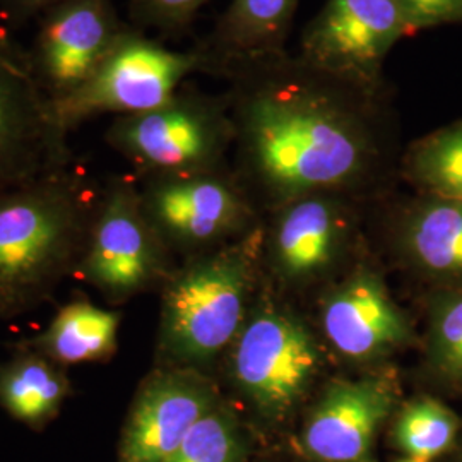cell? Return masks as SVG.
Wrapping results in <instances>:
<instances>
[{
  "mask_svg": "<svg viewBox=\"0 0 462 462\" xmlns=\"http://www.w3.org/2000/svg\"><path fill=\"white\" fill-rule=\"evenodd\" d=\"M226 377L269 425L291 420L324 372L312 330L276 305H259L226 351Z\"/></svg>",
  "mask_w": 462,
  "mask_h": 462,
  "instance_id": "cell-4",
  "label": "cell"
},
{
  "mask_svg": "<svg viewBox=\"0 0 462 462\" xmlns=\"http://www.w3.org/2000/svg\"><path fill=\"white\" fill-rule=\"evenodd\" d=\"M64 0H0V14L14 28L23 23L42 16L50 7Z\"/></svg>",
  "mask_w": 462,
  "mask_h": 462,
  "instance_id": "cell-26",
  "label": "cell"
},
{
  "mask_svg": "<svg viewBox=\"0 0 462 462\" xmlns=\"http://www.w3.org/2000/svg\"><path fill=\"white\" fill-rule=\"evenodd\" d=\"M127 30L114 0H64L40 16L28 60L53 101L79 89Z\"/></svg>",
  "mask_w": 462,
  "mask_h": 462,
  "instance_id": "cell-12",
  "label": "cell"
},
{
  "mask_svg": "<svg viewBox=\"0 0 462 462\" xmlns=\"http://www.w3.org/2000/svg\"><path fill=\"white\" fill-rule=\"evenodd\" d=\"M248 437L238 411L221 401L189 431L165 462H247Z\"/></svg>",
  "mask_w": 462,
  "mask_h": 462,
  "instance_id": "cell-22",
  "label": "cell"
},
{
  "mask_svg": "<svg viewBox=\"0 0 462 462\" xmlns=\"http://www.w3.org/2000/svg\"><path fill=\"white\" fill-rule=\"evenodd\" d=\"M411 21L397 0H328L303 38V60L315 70L372 83Z\"/></svg>",
  "mask_w": 462,
  "mask_h": 462,
  "instance_id": "cell-11",
  "label": "cell"
},
{
  "mask_svg": "<svg viewBox=\"0 0 462 462\" xmlns=\"http://www.w3.org/2000/svg\"><path fill=\"white\" fill-rule=\"evenodd\" d=\"M399 244L406 261L442 290L462 288V200L425 196L404 216Z\"/></svg>",
  "mask_w": 462,
  "mask_h": 462,
  "instance_id": "cell-16",
  "label": "cell"
},
{
  "mask_svg": "<svg viewBox=\"0 0 462 462\" xmlns=\"http://www.w3.org/2000/svg\"><path fill=\"white\" fill-rule=\"evenodd\" d=\"M397 462H431V461H423V459H414V457H404V459H399Z\"/></svg>",
  "mask_w": 462,
  "mask_h": 462,
  "instance_id": "cell-28",
  "label": "cell"
},
{
  "mask_svg": "<svg viewBox=\"0 0 462 462\" xmlns=\"http://www.w3.org/2000/svg\"><path fill=\"white\" fill-rule=\"evenodd\" d=\"M231 133L215 99L177 93L160 108L116 116L105 139L149 179L217 171Z\"/></svg>",
  "mask_w": 462,
  "mask_h": 462,
  "instance_id": "cell-6",
  "label": "cell"
},
{
  "mask_svg": "<svg viewBox=\"0 0 462 462\" xmlns=\"http://www.w3.org/2000/svg\"><path fill=\"white\" fill-rule=\"evenodd\" d=\"M295 7L297 0H231L211 40L213 50L199 51L204 67L215 57L257 59L278 53Z\"/></svg>",
  "mask_w": 462,
  "mask_h": 462,
  "instance_id": "cell-19",
  "label": "cell"
},
{
  "mask_svg": "<svg viewBox=\"0 0 462 462\" xmlns=\"http://www.w3.org/2000/svg\"><path fill=\"white\" fill-rule=\"evenodd\" d=\"M349 216L328 194L284 202L271 231V263L281 281L303 286L339 263L349 240Z\"/></svg>",
  "mask_w": 462,
  "mask_h": 462,
  "instance_id": "cell-15",
  "label": "cell"
},
{
  "mask_svg": "<svg viewBox=\"0 0 462 462\" xmlns=\"http://www.w3.org/2000/svg\"><path fill=\"white\" fill-rule=\"evenodd\" d=\"M144 213L134 179L116 175L101 185L81 263L74 278L95 288L108 305H124L163 288L175 265Z\"/></svg>",
  "mask_w": 462,
  "mask_h": 462,
  "instance_id": "cell-5",
  "label": "cell"
},
{
  "mask_svg": "<svg viewBox=\"0 0 462 462\" xmlns=\"http://www.w3.org/2000/svg\"><path fill=\"white\" fill-rule=\"evenodd\" d=\"M450 7L452 21H462V0H447Z\"/></svg>",
  "mask_w": 462,
  "mask_h": 462,
  "instance_id": "cell-27",
  "label": "cell"
},
{
  "mask_svg": "<svg viewBox=\"0 0 462 462\" xmlns=\"http://www.w3.org/2000/svg\"><path fill=\"white\" fill-rule=\"evenodd\" d=\"M221 401L211 374L154 366L134 394L120 431L116 462H165Z\"/></svg>",
  "mask_w": 462,
  "mask_h": 462,
  "instance_id": "cell-10",
  "label": "cell"
},
{
  "mask_svg": "<svg viewBox=\"0 0 462 462\" xmlns=\"http://www.w3.org/2000/svg\"><path fill=\"white\" fill-rule=\"evenodd\" d=\"M462 423L444 402L433 397H416L397 410L393 442L408 457L431 461L454 450Z\"/></svg>",
  "mask_w": 462,
  "mask_h": 462,
  "instance_id": "cell-20",
  "label": "cell"
},
{
  "mask_svg": "<svg viewBox=\"0 0 462 462\" xmlns=\"http://www.w3.org/2000/svg\"><path fill=\"white\" fill-rule=\"evenodd\" d=\"M457 462H462V446L459 448V454H457Z\"/></svg>",
  "mask_w": 462,
  "mask_h": 462,
  "instance_id": "cell-29",
  "label": "cell"
},
{
  "mask_svg": "<svg viewBox=\"0 0 462 462\" xmlns=\"http://www.w3.org/2000/svg\"><path fill=\"white\" fill-rule=\"evenodd\" d=\"M200 67L204 60L199 51L168 50L127 26L91 78L66 98L53 101L55 112L69 134L103 114H144L175 98L183 78Z\"/></svg>",
  "mask_w": 462,
  "mask_h": 462,
  "instance_id": "cell-7",
  "label": "cell"
},
{
  "mask_svg": "<svg viewBox=\"0 0 462 462\" xmlns=\"http://www.w3.org/2000/svg\"><path fill=\"white\" fill-rule=\"evenodd\" d=\"M209 0H129L131 17L141 26L165 32L185 28Z\"/></svg>",
  "mask_w": 462,
  "mask_h": 462,
  "instance_id": "cell-24",
  "label": "cell"
},
{
  "mask_svg": "<svg viewBox=\"0 0 462 462\" xmlns=\"http://www.w3.org/2000/svg\"><path fill=\"white\" fill-rule=\"evenodd\" d=\"M240 122L250 163L282 202L346 187L372 163L370 134L360 118L312 89L259 91Z\"/></svg>",
  "mask_w": 462,
  "mask_h": 462,
  "instance_id": "cell-1",
  "label": "cell"
},
{
  "mask_svg": "<svg viewBox=\"0 0 462 462\" xmlns=\"http://www.w3.org/2000/svg\"><path fill=\"white\" fill-rule=\"evenodd\" d=\"M72 394L67 368L34 349L14 346L0 362V408L28 429H47Z\"/></svg>",
  "mask_w": 462,
  "mask_h": 462,
  "instance_id": "cell-18",
  "label": "cell"
},
{
  "mask_svg": "<svg viewBox=\"0 0 462 462\" xmlns=\"http://www.w3.org/2000/svg\"><path fill=\"white\" fill-rule=\"evenodd\" d=\"M252 281L245 244L215 248L175 267L162 288L154 366L209 374L247 320Z\"/></svg>",
  "mask_w": 462,
  "mask_h": 462,
  "instance_id": "cell-3",
  "label": "cell"
},
{
  "mask_svg": "<svg viewBox=\"0 0 462 462\" xmlns=\"http://www.w3.org/2000/svg\"><path fill=\"white\" fill-rule=\"evenodd\" d=\"M101 185L74 162L0 192V320L33 312L74 278Z\"/></svg>",
  "mask_w": 462,
  "mask_h": 462,
  "instance_id": "cell-2",
  "label": "cell"
},
{
  "mask_svg": "<svg viewBox=\"0 0 462 462\" xmlns=\"http://www.w3.org/2000/svg\"><path fill=\"white\" fill-rule=\"evenodd\" d=\"M139 190L168 250L187 259L215 250L247 225L245 200L217 171L149 177Z\"/></svg>",
  "mask_w": 462,
  "mask_h": 462,
  "instance_id": "cell-9",
  "label": "cell"
},
{
  "mask_svg": "<svg viewBox=\"0 0 462 462\" xmlns=\"http://www.w3.org/2000/svg\"><path fill=\"white\" fill-rule=\"evenodd\" d=\"M406 171L425 194L462 200V120L420 139Z\"/></svg>",
  "mask_w": 462,
  "mask_h": 462,
  "instance_id": "cell-21",
  "label": "cell"
},
{
  "mask_svg": "<svg viewBox=\"0 0 462 462\" xmlns=\"http://www.w3.org/2000/svg\"><path fill=\"white\" fill-rule=\"evenodd\" d=\"M427 362L439 379L462 387V288L440 290L431 300Z\"/></svg>",
  "mask_w": 462,
  "mask_h": 462,
  "instance_id": "cell-23",
  "label": "cell"
},
{
  "mask_svg": "<svg viewBox=\"0 0 462 462\" xmlns=\"http://www.w3.org/2000/svg\"><path fill=\"white\" fill-rule=\"evenodd\" d=\"M72 163L69 133L36 81L28 51L0 33V192Z\"/></svg>",
  "mask_w": 462,
  "mask_h": 462,
  "instance_id": "cell-8",
  "label": "cell"
},
{
  "mask_svg": "<svg viewBox=\"0 0 462 462\" xmlns=\"http://www.w3.org/2000/svg\"><path fill=\"white\" fill-rule=\"evenodd\" d=\"M397 401L389 374L332 380L305 416L301 452L315 462H375L379 431L396 413Z\"/></svg>",
  "mask_w": 462,
  "mask_h": 462,
  "instance_id": "cell-13",
  "label": "cell"
},
{
  "mask_svg": "<svg viewBox=\"0 0 462 462\" xmlns=\"http://www.w3.org/2000/svg\"><path fill=\"white\" fill-rule=\"evenodd\" d=\"M120 322L122 312L76 295L57 310L45 329L14 346L34 349L64 368L108 364L118 349Z\"/></svg>",
  "mask_w": 462,
  "mask_h": 462,
  "instance_id": "cell-17",
  "label": "cell"
},
{
  "mask_svg": "<svg viewBox=\"0 0 462 462\" xmlns=\"http://www.w3.org/2000/svg\"><path fill=\"white\" fill-rule=\"evenodd\" d=\"M411 21L413 30L450 23L452 14L447 0H397Z\"/></svg>",
  "mask_w": 462,
  "mask_h": 462,
  "instance_id": "cell-25",
  "label": "cell"
},
{
  "mask_svg": "<svg viewBox=\"0 0 462 462\" xmlns=\"http://www.w3.org/2000/svg\"><path fill=\"white\" fill-rule=\"evenodd\" d=\"M320 322L330 346L353 364H375L413 341L406 315L366 265L356 267L328 293Z\"/></svg>",
  "mask_w": 462,
  "mask_h": 462,
  "instance_id": "cell-14",
  "label": "cell"
}]
</instances>
